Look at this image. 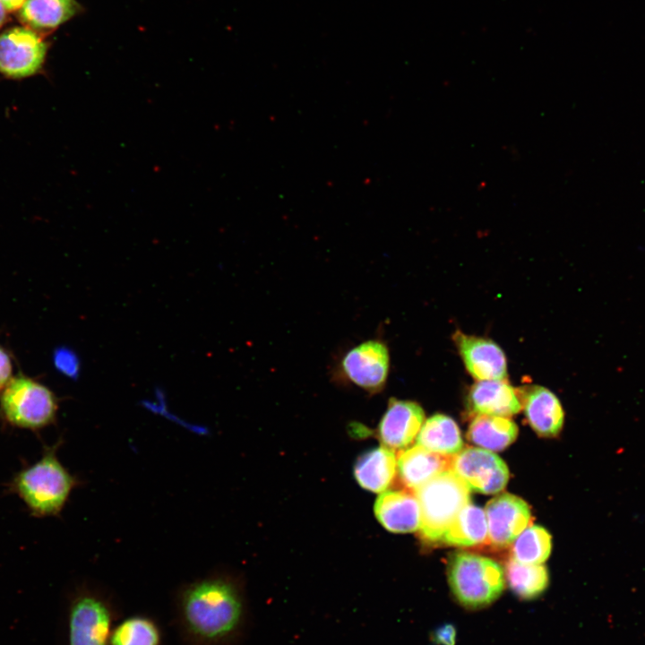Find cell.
<instances>
[{
  "label": "cell",
  "mask_w": 645,
  "mask_h": 645,
  "mask_svg": "<svg viewBox=\"0 0 645 645\" xmlns=\"http://www.w3.org/2000/svg\"><path fill=\"white\" fill-rule=\"evenodd\" d=\"M172 607L184 645H237L248 624L241 582L220 571L182 583L174 592Z\"/></svg>",
  "instance_id": "6da1fadb"
},
{
  "label": "cell",
  "mask_w": 645,
  "mask_h": 645,
  "mask_svg": "<svg viewBox=\"0 0 645 645\" xmlns=\"http://www.w3.org/2000/svg\"><path fill=\"white\" fill-rule=\"evenodd\" d=\"M61 442L45 447L41 458L18 471L8 484L35 517L58 516L73 490L81 480L60 461L57 450Z\"/></svg>",
  "instance_id": "7a4b0ae2"
},
{
  "label": "cell",
  "mask_w": 645,
  "mask_h": 645,
  "mask_svg": "<svg viewBox=\"0 0 645 645\" xmlns=\"http://www.w3.org/2000/svg\"><path fill=\"white\" fill-rule=\"evenodd\" d=\"M121 615L111 590L95 581H83L68 599L66 645H109L111 631Z\"/></svg>",
  "instance_id": "3957f363"
},
{
  "label": "cell",
  "mask_w": 645,
  "mask_h": 645,
  "mask_svg": "<svg viewBox=\"0 0 645 645\" xmlns=\"http://www.w3.org/2000/svg\"><path fill=\"white\" fill-rule=\"evenodd\" d=\"M447 579L455 600L469 610L487 607L498 599L505 587V572L497 562L468 552L452 555Z\"/></svg>",
  "instance_id": "277c9868"
},
{
  "label": "cell",
  "mask_w": 645,
  "mask_h": 645,
  "mask_svg": "<svg viewBox=\"0 0 645 645\" xmlns=\"http://www.w3.org/2000/svg\"><path fill=\"white\" fill-rule=\"evenodd\" d=\"M420 507L419 534L441 541L459 512L470 503V489L452 469L437 474L414 490Z\"/></svg>",
  "instance_id": "5b68a950"
},
{
  "label": "cell",
  "mask_w": 645,
  "mask_h": 645,
  "mask_svg": "<svg viewBox=\"0 0 645 645\" xmlns=\"http://www.w3.org/2000/svg\"><path fill=\"white\" fill-rule=\"evenodd\" d=\"M58 399L46 385L19 374L0 391V417L8 425L39 430L54 424Z\"/></svg>",
  "instance_id": "8992f818"
},
{
  "label": "cell",
  "mask_w": 645,
  "mask_h": 645,
  "mask_svg": "<svg viewBox=\"0 0 645 645\" xmlns=\"http://www.w3.org/2000/svg\"><path fill=\"white\" fill-rule=\"evenodd\" d=\"M450 469L460 477L470 491L494 494L501 492L509 480L504 461L491 451L468 447L451 459Z\"/></svg>",
  "instance_id": "52a82bcc"
},
{
  "label": "cell",
  "mask_w": 645,
  "mask_h": 645,
  "mask_svg": "<svg viewBox=\"0 0 645 645\" xmlns=\"http://www.w3.org/2000/svg\"><path fill=\"white\" fill-rule=\"evenodd\" d=\"M47 45L32 30L13 27L0 35V73L9 78L31 76L40 70Z\"/></svg>",
  "instance_id": "ba28073f"
},
{
  "label": "cell",
  "mask_w": 645,
  "mask_h": 645,
  "mask_svg": "<svg viewBox=\"0 0 645 645\" xmlns=\"http://www.w3.org/2000/svg\"><path fill=\"white\" fill-rule=\"evenodd\" d=\"M341 369L348 380L369 391L378 392L385 385L390 356L384 343L371 340L348 350L341 360Z\"/></svg>",
  "instance_id": "9c48e42d"
},
{
  "label": "cell",
  "mask_w": 645,
  "mask_h": 645,
  "mask_svg": "<svg viewBox=\"0 0 645 645\" xmlns=\"http://www.w3.org/2000/svg\"><path fill=\"white\" fill-rule=\"evenodd\" d=\"M488 529V541L496 547L512 545L529 527L531 513L528 503L511 494H502L491 499L485 508Z\"/></svg>",
  "instance_id": "30bf717a"
},
{
  "label": "cell",
  "mask_w": 645,
  "mask_h": 645,
  "mask_svg": "<svg viewBox=\"0 0 645 645\" xmlns=\"http://www.w3.org/2000/svg\"><path fill=\"white\" fill-rule=\"evenodd\" d=\"M469 374L477 381L503 380L507 377L506 357L493 340L465 334L452 336Z\"/></svg>",
  "instance_id": "8fae6325"
},
{
  "label": "cell",
  "mask_w": 645,
  "mask_h": 645,
  "mask_svg": "<svg viewBox=\"0 0 645 645\" xmlns=\"http://www.w3.org/2000/svg\"><path fill=\"white\" fill-rule=\"evenodd\" d=\"M424 421V410L417 403L391 398L378 426V437L383 446L391 451L404 450L417 435Z\"/></svg>",
  "instance_id": "7c38bea8"
},
{
  "label": "cell",
  "mask_w": 645,
  "mask_h": 645,
  "mask_svg": "<svg viewBox=\"0 0 645 645\" xmlns=\"http://www.w3.org/2000/svg\"><path fill=\"white\" fill-rule=\"evenodd\" d=\"M525 416L540 436H555L561 431L564 413L557 397L548 389L530 385L518 389Z\"/></svg>",
  "instance_id": "4fadbf2b"
},
{
  "label": "cell",
  "mask_w": 645,
  "mask_h": 645,
  "mask_svg": "<svg viewBox=\"0 0 645 645\" xmlns=\"http://www.w3.org/2000/svg\"><path fill=\"white\" fill-rule=\"evenodd\" d=\"M468 404L476 415L505 417L519 413L522 408L518 389L506 379L477 381L469 391Z\"/></svg>",
  "instance_id": "5bb4252c"
},
{
  "label": "cell",
  "mask_w": 645,
  "mask_h": 645,
  "mask_svg": "<svg viewBox=\"0 0 645 645\" xmlns=\"http://www.w3.org/2000/svg\"><path fill=\"white\" fill-rule=\"evenodd\" d=\"M378 521L389 531L408 533L418 530L420 507L414 491L385 490L374 507Z\"/></svg>",
  "instance_id": "9a60e30c"
},
{
  "label": "cell",
  "mask_w": 645,
  "mask_h": 645,
  "mask_svg": "<svg viewBox=\"0 0 645 645\" xmlns=\"http://www.w3.org/2000/svg\"><path fill=\"white\" fill-rule=\"evenodd\" d=\"M451 458L415 444L399 454L397 470L402 484L412 491L450 469Z\"/></svg>",
  "instance_id": "2e32d148"
},
{
  "label": "cell",
  "mask_w": 645,
  "mask_h": 645,
  "mask_svg": "<svg viewBox=\"0 0 645 645\" xmlns=\"http://www.w3.org/2000/svg\"><path fill=\"white\" fill-rule=\"evenodd\" d=\"M397 471V459L384 446L372 449L358 457L354 475L359 486L368 491L382 493L391 484Z\"/></svg>",
  "instance_id": "e0dca14e"
},
{
  "label": "cell",
  "mask_w": 645,
  "mask_h": 645,
  "mask_svg": "<svg viewBox=\"0 0 645 645\" xmlns=\"http://www.w3.org/2000/svg\"><path fill=\"white\" fill-rule=\"evenodd\" d=\"M80 9L74 0H26L19 9L18 16L30 30H46L67 22Z\"/></svg>",
  "instance_id": "ac0fdd59"
},
{
  "label": "cell",
  "mask_w": 645,
  "mask_h": 645,
  "mask_svg": "<svg viewBox=\"0 0 645 645\" xmlns=\"http://www.w3.org/2000/svg\"><path fill=\"white\" fill-rule=\"evenodd\" d=\"M517 435L518 426L512 419L490 415H477L467 434L471 443L492 452L504 450Z\"/></svg>",
  "instance_id": "d6986e66"
},
{
  "label": "cell",
  "mask_w": 645,
  "mask_h": 645,
  "mask_svg": "<svg viewBox=\"0 0 645 645\" xmlns=\"http://www.w3.org/2000/svg\"><path fill=\"white\" fill-rule=\"evenodd\" d=\"M417 437V444L448 457L459 453L463 447L456 422L443 414H435L424 421Z\"/></svg>",
  "instance_id": "ffe728a7"
},
{
  "label": "cell",
  "mask_w": 645,
  "mask_h": 645,
  "mask_svg": "<svg viewBox=\"0 0 645 645\" xmlns=\"http://www.w3.org/2000/svg\"><path fill=\"white\" fill-rule=\"evenodd\" d=\"M442 542L456 546H474L488 541L485 511L472 503L465 505L442 538Z\"/></svg>",
  "instance_id": "44dd1931"
},
{
  "label": "cell",
  "mask_w": 645,
  "mask_h": 645,
  "mask_svg": "<svg viewBox=\"0 0 645 645\" xmlns=\"http://www.w3.org/2000/svg\"><path fill=\"white\" fill-rule=\"evenodd\" d=\"M163 632L159 623L145 614L121 617L114 625L109 645H162Z\"/></svg>",
  "instance_id": "7402d4cb"
},
{
  "label": "cell",
  "mask_w": 645,
  "mask_h": 645,
  "mask_svg": "<svg viewBox=\"0 0 645 645\" xmlns=\"http://www.w3.org/2000/svg\"><path fill=\"white\" fill-rule=\"evenodd\" d=\"M505 580L515 595L529 600L546 590L549 577L545 566L521 563L512 558L506 564Z\"/></svg>",
  "instance_id": "603a6c76"
},
{
  "label": "cell",
  "mask_w": 645,
  "mask_h": 645,
  "mask_svg": "<svg viewBox=\"0 0 645 645\" xmlns=\"http://www.w3.org/2000/svg\"><path fill=\"white\" fill-rule=\"evenodd\" d=\"M551 536L540 526L527 527L514 540L512 558L521 563L541 564L550 555Z\"/></svg>",
  "instance_id": "cb8c5ba5"
},
{
  "label": "cell",
  "mask_w": 645,
  "mask_h": 645,
  "mask_svg": "<svg viewBox=\"0 0 645 645\" xmlns=\"http://www.w3.org/2000/svg\"><path fill=\"white\" fill-rule=\"evenodd\" d=\"M56 365L58 369L66 374L73 376L78 373L79 361L77 357L70 350H58L55 356Z\"/></svg>",
  "instance_id": "d4e9b609"
},
{
  "label": "cell",
  "mask_w": 645,
  "mask_h": 645,
  "mask_svg": "<svg viewBox=\"0 0 645 645\" xmlns=\"http://www.w3.org/2000/svg\"><path fill=\"white\" fill-rule=\"evenodd\" d=\"M456 636V628L452 624H445L434 630L431 638L436 645H454Z\"/></svg>",
  "instance_id": "484cf974"
},
{
  "label": "cell",
  "mask_w": 645,
  "mask_h": 645,
  "mask_svg": "<svg viewBox=\"0 0 645 645\" xmlns=\"http://www.w3.org/2000/svg\"><path fill=\"white\" fill-rule=\"evenodd\" d=\"M13 364L8 352L0 345V391L12 379Z\"/></svg>",
  "instance_id": "4316f807"
},
{
  "label": "cell",
  "mask_w": 645,
  "mask_h": 645,
  "mask_svg": "<svg viewBox=\"0 0 645 645\" xmlns=\"http://www.w3.org/2000/svg\"><path fill=\"white\" fill-rule=\"evenodd\" d=\"M26 0H1L7 11L20 9Z\"/></svg>",
  "instance_id": "83f0119b"
},
{
  "label": "cell",
  "mask_w": 645,
  "mask_h": 645,
  "mask_svg": "<svg viewBox=\"0 0 645 645\" xmlns=\"http://www.w3.org/2000/svg\"><path fill=\"white\" fill-rule=\"evenodd\" d=\"M6 21V9L0 0V28L4 25Z\"/></svg>",
  "instance_id": "f1b7e54d"
}]
</instances>
